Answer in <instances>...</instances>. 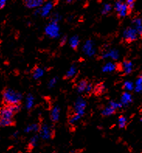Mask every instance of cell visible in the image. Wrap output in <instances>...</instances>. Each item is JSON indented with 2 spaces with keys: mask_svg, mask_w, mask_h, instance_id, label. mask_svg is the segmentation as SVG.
<instances>
[{
  "mask_svg": "<svg viewBox=\"0 0 142 153\" xmlns=\"http://www.w3.org/2000/svg\"><path fill=\"white\" fill-rule=\"evenodd\" d=\"M94 87H93V85L92 83H89V84H88L87 85V88H86V93H88V94H90V93H92V91L93 90Z\"/></svg>",
  "mask_w": 142,
  "mask_h": 153,
  "instance_id": "obj_31",
  "label": "cell"
},
{
  "mask_svg": "<svg viewBox=\"0 0 142 153\" xmlns=\"http://www.w3.org/2000/svg\"><path fill=\"white\" fill-rule=\"evenodd\" d=\"M57 78H53V79H51V80H50V82H49L48 83V86L49 88H52L54 87L55 85V84L57 83Z\"/></svg>",
  "mask_w": 142,
  "mask_h": 153,
  "instance_id": "obj_30",
  "label": "cell"
},
{
  "mask_svg": "<svg viewBox=\"0 0 142 153\" xmlns=\"http://www.w3.org/2000/svg\"><path fill=\"white\" fill-rule=\"evenodd\" d=\"M117 69V65L115 63L113 62H108V63H106L104 65V66L103 67V72H112L115 70Z\"/></svg>",
  "mask_w": 142,
  "mask_h": 153,
  "instance_id": "obj_17",
  "label": "cell"
},
{
  "mask_svg": "<svg viewBox=\"0 0 142 153\" xmlns=\"http://www.w3.org/2000/svg\"><path fill=\"white\" fill-rule=\"evenodd\" d=\"M40 136L44 140H49L53 138L54 136V130L51 127L47 124H43L40 126Z\"/></svg>",
  "mask_w": 142,
  "mask_h": 153,
  "instance_id": "obj_8",
  "label": "cell"
},
{
  "mask_svg": "<svg viewBox=\"0 0 142 153\" xmlns=\"http://www.w3.org/2000/svg\"><path fill=\"white\" fill-rule=\"evenodd\" d=\"M2 98L5 104L8 106L20 104L22 100V94L14 89L7 88L2 93Z\"/></svg>",
  "mask_w": 142,
  "mask_h": 153,
  "instance_id": "obj_1",
  "label": "cell"
},
{
  "mask_svg": "<svg viewBox=\"0 0 142 153\" xmlns=\"http://www.w3.org/2000/svg\"><path fill=\"white\" fill-rule=\"evenodd\" d=\"M138 36L139 35L136 30L134 29V27H127L124 32V39L125 42L128 44L136 41L138 38Z\"/></svg>",
  "mask_w": 142,
  "mask_h": 153,
  "instance_id": "obj_6",
  "label": "cell"
},
{
  "mask_svg": "<svg viewBox=\"0 0 142 153\" xmlns=\"http://www.w3.org/2000/svg\"><path fill=\"white\" fill-rule=\"evenodd\" d=\"M76 73H77V67H76L75 65H72V67L68 69V72H66L64 79H72V78L75 76Z\"/></svg>",
  "mask_w": 142,
  "mask_h": 153,
  "instance_id": "obj_18",
  "label": "cell"
},
{
  "mask_svg": "<svg viewBox=\"0 0 142 153\" xmlns=\"http://www.w3.org/2000/svg\"><path fill=\"white\" fill-rule=\"evenodd\" d=\"M45 33L51 38H55V37H58L59 27L58 23L55 22H51L49 23L45 28Z\"/></svg>",
  "mask_w": 142,
  "mask_h": 153,
  "instance_id": "obj_7",
  "label": "cell"
},
{
  "mask_svg": "<svg viewBox=\"0 0 142 153\" xmlns=\"http://www.w3.org/2000/svg\"><path fill=\"white\" fill-rule=\"evenodd\" d=\"M54 6H55V3L53 2H47L45 5H44L43 7L41 8V10H39L40 13H41V15L42 16H44V17L47 16L51 13V10L53 9Z\"/></svg>",
  "mask_w": 142,
  "mask_h": 153,
  "instance_id": "obj_11",
  "label": "cell"
},
{
  "mask_svg": "<svg viewBox=\"0 0 142 153\" xmlns=\"http://www.w3.org/2000/svg\"><path fill=\"white\" fill-rule=\"evenodd\" d=\"M133 100L132 95L130 94V92H124L121 96V103L124 106H126V105L130 104Z\"/></svg>",
  "mask_w": 142,
  "mask_h": 153,
  "instance_id": "obj_12",
  "label": "cell"
},
{
  "mask_svg": "<svg viewBox=\"0 0 142 153\" xmlns=\"http://www.w3.org/2000/svg\"><path fill=\"white\" fill-rule=\"evenodd\" d=\"M86 108V102L82 97H78L75 101L73 109V114L78 115L80 117H82L85 114V111Z\"/></svg>",
  "mask_w": 142,
  "mask_h": 153,
  "instance_id": "obj_5",
  "label": "cell"
},
{
  "mask_svg": "<svg viewBox=\"0 0 142 153\" xmlns=\"http://www.w3.org/2000/svg\"><path fill=\"white\" fill-rule=\"evenodd\" d=\"M134 24L135 25V28L137 32H138V35H141L142 33V25H141V18H135L133 21Z\"/></svg>",
  "mask_w": 142,
  "mask_h": 153,
  "instance_id": "obj_20",
  "label": "cell"
},
{
  "mask_svg": "<svg viewBox=\"0 0 142 153\" xmlns=\"http://www.w3.org/2000/svg\"><path fill=\"white\" fill-rule=\"evenodd\" d=\"M21 106L20 104L11 105L8 106L6 105L4 107H2L0 110V119L1 120H13V117L16 113L20 111Z\"/></svg>",
  "mask_w": 142,
  "mask_h": 153,
  "instance_id": "obj_2",
  "label": "cell"
},
{
  "mask_svg": "<svg viewBox=\"0 0 142 153\" xmlns=\"http://www.w3.org/2000/svg\"><path fill=\"white\" fill-rule=\"evenodd\" d=\"M123 105L121 103L116 102V101H110L109 104L107 105L105 108L102 111V115L104 117H109L115 114L117 109L121 108Z\"/></svg>",
  "mask_w": 142,
  "mask_h": 153,
  "instance_id": "obj_4",
  "label": "cell"
},
{
  "mask_svg": "<svg viewBox=\"0 0 142 153\" xmlns=\"http://www.w3.org/2000/svg\"><path fill=\"white\" fill-rule=\"evenodd\" d=\"M134 89H135V91H136L137 93H141V90H142V77H141V76H139V77L138 78V79L136 80Z\"/></svg>",
  "mask_w": 142,
  "mask_h": 153,
  "instance_id": "obj_25",
  "label": "cell"
},
{
  "mask_svg": "<svg viewBox=\"0 0 142 153\" xmlns=\"http://www.w3.org/2000/svg\"><path fill=\"white\" fill-rule=\"evenodd\" d=\"M73 1H74V0H67V2H68V3H71V2H72Z\"/></svg>",
  "mask_w": 142,
  "mask_h": 153,
  "instance_id": "obj_34",
  "label": "cell"
},
{
  "mask_svg": "<svg viewBox=\"0 0 142 153\" xmlns=\"http://www.w3.org/2000/svg\"><path fill=\"white\" fill-rule=\"evenodd\" d=\"M114 10L117 11V15L120 18H124L131 13L130 10H129L126 3L122 2L121 0H118L115 2L114 4Z\"/></svg>",
  "mask_w": 142,
  "mask_h": 153,
  "instance_id": "obj_3",
  "label": "cell"
},
{
  "mask_svg": "<svg viewBox=\"0 0 142 153\" xmlns=\"http://www.w3.org/2000/svg\"><path fill=\"white\" fill-rule=\"evenodd\" d=\"M61 109L58 106L53 107L51 111V119L53 122H58L60 117Z\"/></svg>",
  "mask_w": 142,
  "mask_h": 153,
  "instance_id": "obj_14",
  "label": "cell"
},
{
  "mask_svg": "<svg viewBox=\"0 0 142 153\" xmlns=\"http://www.w3.org/2000/svg\"><path fill=\"white\" fill-rule=\"evenodd\" d=\"M89 84V82L86 79H82L81 81L77 84V86H76V89L78 93H86V88H87V85Z\"/></svg>",
  "mask_w": 142,
  "mask_h": 153,
  "instance_id": "obj_15",
  "label": "cell"
},
{
  "mask_svg": "<svg viewBox=\"0 0 142 153\" xmlns=\"http://www.w3.org/2000/svg\"><path fill=\"white\" fill-rule=\"evenodd\" d=\"M84 52L86 53L87 55L89 56H92V55H93L95 54V51L93 47V43L92 41H88L86 43V45L84 46L83 48Z\"/></svg>",
  "mask_w": 142,
  "mask_h": 153,
  "instance_id": "obj_13",
  "label": "cell"
},
{
  "mask_svg": "<svg viewBox=\"0 0 142 153\" xmlns=\"http://www.w3.org/2000/svg\"><path fill=\"white\" fill-rule=\"evenodd\" d=\"M118 124L120 128H125L126 127V124H127V119H126V117H124V115H121V116L119 117L118 119Z\"/></svg>",
  "mask_w": 142,
  "mask_h": 153,
  "instance_id": "obj_23",
  "label": "cell"
},
{
  "mask_svg": "<svg viewBox=\"0 0 142 153\" xmlns=\"http://www.w3.org/2000/svg\"><path fill=\"white\" fill-rule=\"evenodd\" d=\"M121 68H122L123 72L126 75H129L133 72L134 69V65H133L132 62L127 59H125L123 62L122 65H121Z\"/></svg>",
  "mask_w": 142,
  "mask_h": 153,
  "instance_id": "obj_9",
  "label": "cell"
},
{
  "mask_svg": "<svg viewBox=\"0 0 142 153\" xmlns=\"http://www.w3.org/2000/svg\"><path fill=\"white\" fill-rule=\"evenodd\" d=\"M51 153H55V152H51Z\"/></svg>",
  "mask_w": 142,
  "mask_h": 153,
  "instance_id": "obj_35",
  "label": "cell"
},
{
  "mask_svg": "<svg viewBox=\"0 0 142 153\" xmlns=\"http://www.w3.org/2000/svg\"><path fill=\"white\" fill-rule=\"evenodd\" d=\"M40 129V126L37 124H30L29 126H27L25 129V132L28 133V132H36L38 131Z\"/></svg>",
  "mask_w": 142,
  "mask_h": 153,
  "instance_id": "obj_24",
  "label": "cell"
},
{
  "mask_svg": "<svg viewBox=\"0 0 142 153\" xmlns=\"http://www.w3.org/2000/svg\"><path fill=\"white\" fill-rule=\"evenodd\" d=\"M44 69L43 68H40V67H35L33 70V78L34 79H39L40 78H41L44 76Z\"/></svg>",
  "mask_w": 142,
  "mask_h": 153,
  "instance_id": "obj_19",
  "label": "cell"
},
{
  "mask_svg": "<svg viewBox=\"0 0 142 153\" xmlns=\"http://www.w3.org/2000/svg\"><path fill=\"white\" fill-rule=\"evenodd\" d=\"M112 9H113L112 5H110V4H105L103 8V10H102V13H103V15L108 14L109 13H110Z\"/></svg>",
  "mask_w": 142,
  "mask_h": 153,
  "instance_id": "obj_28",
  "label": "cell"
},
{
  "mask_svg": "<svg viewBox=\"0 0 142 153\" xmlns=\"http://www.w3.org/2000/svg\"><path fill=\"white\" fill-rule=\"evenodd\" d=\"M66 41H67V37L66 36H64L63 37H61V41H60V44H61V46H63L64 44H66Z\"/></svg>",
  "mask_w": 142,
  "mask_h": 153,
  "instance_id": "obj_32",
  "label": "cell"
},
{
  "mask_svg": "<svg viewBox=\"0 0 142 153\" xmlns=\"http://www.w3.org/2000/svg\"><path fill=\"white\" fill-rule=\"evenodd\" d=\"M69 45L71 48L74 50H76L78 48V45H79V38L78 36H74L69 40Z\"/></svg>",
  "mask_w": 142,
  "mask_h": 153,
  "instance_id": "obj_21",
  "label": "cell"
},
{
  "mask_svg": "<svg viewBox=\"0 0 142 153\" xmlns=\"http://www.w3.org/2000/svg\"><path fill=\"white\" fill-rule=\"evenodd\" d=\"M33 104H34V97L31 94H30L26 99V107L28 110H30L33 107Z\"/></svg>",
  "mask_w": 142,
  "mask_h": 153,
  "instance_id": "obj_22",
  "label": "cell"
},
{
  "mask_svg": "<svg viewBox=\"0 0 142 153\" xmlns=\"http://www.w3.org/2000/svg\"><path fill=\"white\" fill-rule=\"evenodd\" d=\"M103 58H111L113 60H117L119 58V53L117 50H109L103 54Z\"/></svg>",
  "mask_w": 142,
  "mask_h": 153,
  "instance_id": "obj_16",
  "label": "cell"
},
{
  "mask_svg": "<svg viewBox=\"0 0 142 153\" xmlns=\"http://www.w3.org/2000/svg\"><path fill=\"white\" fill-rule=\"evenodd\" d=\"M24 2L29 9H34L43 6L44 0H24Z\"/></svg>",
  "mask_w": 142,
  "mask_h": 153,
  "instance_id": "obj_10",
  "label": "cell"
},
{
  "mask_svg": "<svg viewBox=\"0 0 142 153\" xmlns=\"http://www.w3.org/2000/svg\"><path fill=\"white\" fill-rule=\"evenodd\" d=\"M135 2H136V0H126V5L127 6L129 10H130V12L132 11V10L134 9V5H135Z\"/></svg>",
  "mask_w": 142,
  "mask_h": 153,
  "instance_id": "obj_29",
  "label": "cell"
},
{
  "mask_svg": "<svg viewBox=\"0 0 142 153\" xmlns=\"http://www.w3.org/2000/svg\"><path fill=\"white\" fill-rule=\"evenodd\" d=\"M8 0H0V9L4 8Z\"/></svg>",
  "mask_w": 142,
  "mask_h": 153,
  "instance_id": "obj_33",
  "label": "cell"
},
{
  "mask_svg": "<svg viewBox=\"0 0 142 153\" xmlns=\"http://www.w3.org/2000/svg\"><path fill=\"white\" fill-rule=\"evenodd\" d=\"M123 88H124V89L126 90V92H130V91H132L133 89H134V85L132 82L126 81L124 83Z\"/></svg>",
  "mask_w": 142,
  "mask_h": 153,
  "instance_id": "obj_26",
  "label": "cell"
},
{
  "mask_svg": "<svg viewBox=\"0 0 142 153\" xmlns=\"http://www.w3.org/2000/svg\"><path fill=\"white\" fill-rule=\"evenodd\" d=\"M38 141H39V136L38 135L33 136V138L30 139V141L29 147L30 148V149H33V148L37 146V142H38Z\"/></svg>",
  "mask_w": 142,
  "mask_h": 153,
  "instance_id": "obj_27",
  "label": "cell"
}]
</instances>
